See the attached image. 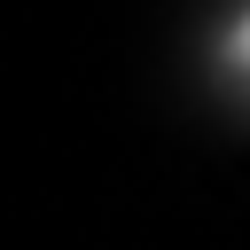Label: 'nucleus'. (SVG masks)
<instances>
[{
  "mask_svg": "<svg viewBox=\"0 0 250 250\" xmlns=\"http://www.w3.org/2000/svg\"><path fill=\"white\" fill-rule=\"evenodd\" d=\"M234 62H242V70H250V16H242V23H234Z\"/></svg>",
  "mask_w": 250,
  "mask_h": 250,
  "instance_id": "obj_1",
  "label": "nucleus"
}]
</instances>
